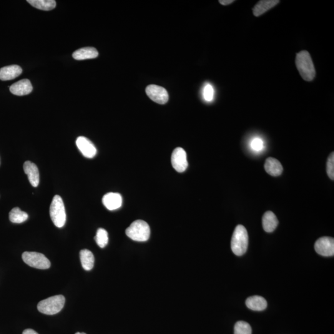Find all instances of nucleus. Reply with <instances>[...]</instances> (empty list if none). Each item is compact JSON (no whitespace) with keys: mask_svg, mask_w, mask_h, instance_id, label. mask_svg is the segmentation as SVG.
<instances>
[{"mask_svg":"<svg viewBox=\"0 0 334 334\" xmlns=\"http://www.w3.org/2000/svg\"><path fill=\"white\" fill-rule=\"evenodd\" d=\"M203 97L205 101L212 102L214 97V90L210 84H207L203 90Z\"/></svg>","mask_w":334,"mask_h":334,"instance_id":"obj_25","label":"nucleus"},{"mask_svg":"<svg viewBox=\"0 0 334 334\" xmlns=\"http://www.w3.org/2000/svg\"><path fill=\"white\" fill-rule=\"evenodd\" d=\"M280 1L278 0H263V1H259L254 7L253 14L256 17L260 16L275 6Z\"/></svg>","mask_w":334,"mask_h":334,"instance_id":"obj_18","label":"nucleus"},{"mask_svg":"<svg viewBox=\"0 0 334 334\" xmlns=\"http://www.w3.org/2000/svg\"><path fill=\"white\" fill-rule=\"evenodd\" d=\"M278 224V221L274 213L267 211L263 217V227L265 232H273Z\"/></svg>","mask_w":334,"mask_h":334,"instance_id":"obj_16","label":"nucleus"},{"mask_svg":"<svg viewBox=\"0 0 334 334\" xmlns=\"http://www.w3.org/2000/svg\"><path fill=\"white\" fill-rule=\"evenodd\" d=\"M252 330L249 324L245 321H238L235 324L234 334H251Z\"/></svg>","mask_w":334,"mask_h":334,"instance_id":"obj_24","label":"nucleus"},{"mask_svg":"<svg viewBox=\"0 0 334 334\" xmlns=\"http://www.w3.org/2000/svg\"><path fill=\"white\" fill-rule=\"evenodd\" d=\"M102 202L107 209L117 210L122 206V197L119 193H109L103 197Z\"/></svg>","mask_w":334,"mask_h":334,"instance_id":"obj_11","label":"nucleus"},{"mask_svg":"<svg viewBox=\"0 0 334 334\" xmlns=\"http://www.w3.org/2000/svg\"><path fill=\"white\" fill-rule=\"evenodd\" d=\"M171 161L173 167L178 172H185L188 166L187 153L182 147L176 148L173 150Z\"/></svg>","mask_w":334,"mask_h":334,"instance_id":"obj_8","label":"nucleus"},{"mask_svg":"<svg viewBox=\"0 0 334 334\" xmlns=\"http://www.w3.org/2000/svg\"><path fill=\"white\" fill-rule=\"evenodd\" d=\"M233 2H234L233 0H220L219 1L220 3L222 5H228L232 4Z\"/></svg>","mask_w":334,"mask_h":334,"instance_id":"obj_28","label":"nucleus"},{"mask_svg":"<svg viewBox=\"0 0 334 334\" xmlns=\"http://www.w3.org/2000/svg\"><path fill=\"white\" fill-rule=\"evenodd\" d=\"M76 334H86L84 333H76Z\"/></svg>","mask_w":334,"mask_h":334,"instance_id":"obj_30","label":"nucleus"},{"mask_svg":"<svg viewBox=\"0 0 334 334\" xmlns=\"http://www.w3.org/2000/svg\"><path fill=\"white\" fill-rule=\"evenodd\" d=\"M22 72L21 67L17 65L5 67L0 69V79L2 81H9L16 78Z\"/></svg>","mask_w":334,"mask_h":334,"instance_id":"obj_14","label":"nucleus"},{"mask_svg":"<svg viewBox=\"0 0 334 334\" xmlns=\"http://www.w3.org/2000/svg\"><path fill=\"white\" fill-rule=\"evenodd\" d=\"M99 56V52L94 47H84L76 50L72 54L75 60H84L95 59Z\"/></svg>","mask_w":334,"mask_h":334,"instance_id":"obj_19","label":"nucleus"},{"mask_svg":"<svg viewBox=\"0 0 334 334\" xmlns=\"http://www.w3.org/2000/svg\"><path fill=\"white\" fill-rule=\"evenodd\" d=\"M24 170L27 175L30 183L32 187H37L40 182V174L37 165L31 161H26L24 164Z\"/></svg>","mask_w":334,"mask_h":334,"instance_id":"obj_13","label":"nucleus"},{"mask_svg":"<svg viewBox=\"0 0 334 334\" xmlns=\"http://www.w3.org/2000/svg\"><path fill=\"white\" fill-rule=\"evenodd\" d=\"M76 144L77 148L85 157H94L97 154V149L93 143L89 139L84 136H79L76 139Z\"/></svg>","mask_w":334,"mask_h":334,"instance_id":"obj_10","label":"nucleus"},{"mask_svg":"<svg viewBox=\"0 0 334 334\" xmlns=\"http://www.w3.org/2000/svg\"><path fill=\"white\" fill-rule=\"evenodd\" d=\"M147 96L159 104H165L168 101V94L165 88L157 85H149L145 89Z\"/></svg>","mask_w":334,"mask_h":334,"instance_id":"obj_7","label":"nucleus"},{"mask_svg":"<svg viewBox=\"0 0 334 334\" xmlns=\"http://www.w3.org/2000/svg\"><path fill=\"white\" fill-rule=\"evenodd\" d=\"M95 240L100 248H104L106 247L109 242V236L107 231L104 228H99L95 237Z\"/></svg>","mask_w":334,"mask_h":334,"instance_id":"obj_23","label":"nucleus"},{"mask_svg":"<svg viewBox=\"0 0 334 334\" xmlns=\"http://www.w3.org/2000/svg\"><path fill=\"white\" fill-rule=\"evenodd\" d=\"M33 87L29 79L21 80L11 85L9 88L10 92L17 96H24L28 95L32 91Z\"/></svg>","mask_w":334,"mask_h":334,"instance_id":"obj_12","label":"nucleus"},{"mask_svg":"<svg viewBox=\"0 0 334 334\" xmlns=\"http://www.w3.org/2000/svg\"><path fill=\"white\" fill-rule=\"evenodd\" d=\"M248 247V234L247 229L242 225L235 228L231 241V248L235 255L241 256L247 252Z\"/></svg>","mask_w":334,"mask_h":334,"instance_id":"obj_2","label":"nucleus"},{"mask_svg":"<svg viewBox=\"0 0 334 334\" xmlns=\"http://www.w3.org/2000/svg\"><path fill=\"white\" fill-rule=\"evenodd\" d=\"M22 258L27 265L39 269H47L51 266L49 259L42 253L26 251L22 254Z\"/></svg>","mask_w":334,"mask_h":334,"instance_id":"obj_6","label":"nucleus"},{"mask_svg":"<svg viewBox=\"0 0 334 334\" xmlns=\"http://www.w3.org/2000/svg\"><path fill=\"white\" fill-rule=\"evenodd\" d=\"M246 305L251 310L261 311L267 308V303L262 296L256 295L248 298L246 300Z\"/></svg>","mask_w":334,"mask_h":334,"instance_id":"obj_17","label":"nucleus"},{"mask_svg":"<svg viewBox=\"0 0 334 334\" xmlns=\"http://www.w3.org/2000/svg\"><path fill=\"white\" fill-rule=\"evenodd\" d=\"M316 252L321 256H333L334 255V239L324 237L316 241L315 245Z\"/></svg>","mask_w":334,"mask_h":334,"instance_id":"obj_9","label":"nucleus"},{"mask_svg":"<svg viewBox=\"0 0 334 334\" xmlns=\"http://www.w3.org/2000/svg\"><path fill=\"white\" fill-rule=\"evenodd\" d=\"M296 66L302 78L306 81H313L316 76L315 66L311 55L307 51H301L296 54Z\"/></svg>","mask_w":334,"mask_h":334,"instance_id":"obj_1","label":"nucleus"},{"mask_svg":"<svg viewBox=\"0 0 334 334\" xmlns=\"http://www.w3.org/2000/svg\"><path fill=\"white\" fill-rule=\"evenodd\" d=\"M126 235L135 242H146L150 235L149 225L144 220H135L126 230Z\"/></svg>","mask_w":334,"mask_h":334,"instance_id":"obj_3","label":"nucleus"},{"mask_svg":"<svg viewBox=\"0 0 334 334\" xmlns=\"http://www.w3.org/2000/svg\"><path fill=\"white\" fill-rule=\"evenodd\" d=\"M266 172L273 177H278L282 174L283 167L278 160L272 157H268L265 164Z\"/></svg>","mask_w":334,"mask_h":334,"instance_id":"obj_15","label":"nucleus"},{"mask_svg":"<svg viewBox=\"0 0 334 334\" xmlns=\"http://www.w3.org/2000/svg\"><path fill=\"white\" fill-rule=\"evenodd\" d=\"M65 303L64 296L56 295L40 301L37 309L44 315H54L61 311Z\"/></svg>","mask_w":334,"mask_h":334,"instance_id":"obj_5","label":"nucleus"},{"mask_svg":"<svg viewBox=\"0 0 334 334\" xmlns=\"http://www.w3.org/2000/svg\"><path fill=\"white\" fill-rule=\"evenodd\" d=\"M80 260L84 269L90 270L94 266V256L91 251L88 250H82L80 251Z\"/></svg>","mask_w":334,"mask_h":334,"instance_id":"obj_20","label":"nucleus"},{"mask_svg":"<svg viewBox=\"0 0 334 334\" xmlns=\"http://www.w3.org/2000/svg\"><path fill=\"white\" fill-rule=\"evenodd\" d=\"M22 334H39L36 331L31 330V329H28V330H26L24 331Z\"/></svg>","mask_w":334,"mask_h":334,"instance_id":"obj_29","label":"nucleus"},{"mask_svg":"<svg viewBox=\"0 0 334 334\" xmlns=\"http://www.w3.org/2000/svg\"><path fill=\"white\" fill-rule=\"evenodd\" d=\"M50 217L53 223L58 228L64 227L66 223L67 214L65 207L61 197L55 195L50 208Z\"/></svg>","mask_w":334,"mask_h":334,"instance_id":"obj_4","label":"nucleus"},{"mask_svg":"<svg viewBox=\"0 0 334 334\" xmlns=\"http://www.w3.org/2000/svg\"><path fill=\"white\" fill-rule=\"evenodd\" d=\"M251 147L254 152H260L264 149V142L260 137H255L251 142Z\"/></svg>","mask_w":334,"mask_h":334,"instance_id":"obj_26","label":"nucleus"},{"mask_svg":"<svg viewBox=\"0 0 334 334\" xmlns=\"http://www.w3.org/2000/svg\"><path fill=\"white\" fill-rule=\"evenodd\" d=\"M327 173L331 180H334V153H331L327 162Z\"/></svg>","mask_w":334,"mask_h":334,"instance_id":"obj_27","label":"nucleus"},{"mask_svg":"<svg viewBox=\"0 0 334 334\" xmlns=\"http://www.w3.org/2000/svg\"><path fill=\"white\" fill-rule=\"evenodd\" d=\"M27 2L32 6L43 11H50L56 7L55 0H28Z\"/></svg>","mask_w":334,"mask_h":334,"instance_id":"obj_21","label":"nucleus"},{"mask_svg":"<svg viewBox=\"0 0 334 334\" xmlns=\"http://www.w3.org/2000/svg\"><path fill=\"white\" fill-rule=\"evenodd\" d=\"M28 214L19 207H14L10 211L9 214V220L14 223H21L25 222L28 218Z\"/></svg>","mask_w":334,"mask_h":334,"instance_id":"obj_22","label":"nucleus"}]
</instances>
